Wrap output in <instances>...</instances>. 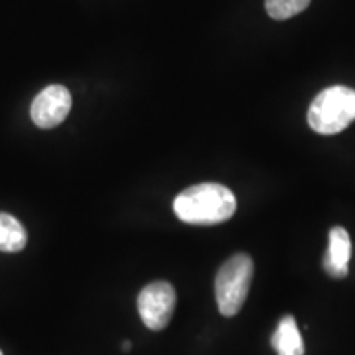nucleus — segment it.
Here are the masks:
<instances>
[{
  "mask_svg": "<svg viewBox=\"0 0 355 355\" xmlns=\"http://www.w3.org/2000/svg\"><path fill=\"white\" fill-rule=\"evenodd\" d=\"M26 230L15 217L0 212V252L15 254L26 245Z\"/></svg>",
  "mask_w": 355,
  "mask_h": 355,
  "instance_id": "obj_8",
  "label": "nucleus"
},
{
  "mask_svg": "<svg viewBox=\"0 0 355 355\" xmlns=\"http://www.w3.org/2000/svg\"><path fill=\"white\" fill-rule=\"evenodd\" d=\"M352 257V243L344 227H332L329 232V248L324 255V270L332 278H344L349 273V261Z\"/></svg>",
  "mask_w": 355,
  "mask_h": 355,
  "instance_id": "obj_6",
  "label": "nucleus"
},
{
  "mask_svg": "<svg viewBox=\"0 0 355 355\" xmlns=\"http://www.w3.org/2000/svg\"><path fill=\"white\" fill-rule=\"evenodd\" d=\"M0 355H3V354H2V350H0Z\"/></svg>",
  "mask_w": 355,
  "mask_h": 355,
  "instance_id": "obj_11",
  "label": "nucleus"
},
{
  "mask_svg": "<svg viewBox=\"0 0 355 355\" xmlns=\"http://www.w3.org/2000/svg\"><path fill=\"white\" fill-rule=\"evenodd\" d=\"M122 347H123V350H128V349H130V347H132L130 340H125V343H123V345H122Z\"/></svg>",
  "mask_w": 355,
  "mask_h": 355,
  "instance_id": "obj_10",
  "label": "nucleus"
},
{
  "mask_svg": "<svg viewBox=\"0 0 355 355\" xmlns=\"http://www.w3.org/2000/svg\"><path fill=\"white\" fill-rule=\"evenodd\" d=\"M176 306V291L171 283L153 282L140 291L137 308L148 329L162 331L170 324Z\"/></svg>",
  "mask_w": 355,
  "mask_h": 355,
  "instance_id": "obj_4",
  "label": "nucleus"
},
{
  "mask_svg": "<svg viewBox=\"0 0 355 355\" xmlns=\"http://www.w3.org/2000/svg\"><path fill=\"white\" fill-rule=\"evenodd\" d=\"M309 2L311 0H265V7L272 19L286 20L303 12Z\"/></svg>",
  "mask_w": 355,
  "mask_h": 355,
  "instance_id": "obj_9",
  "label": "nucleus"
},
{
  "mask_svg": "<svg viewBox=\"0 0 355 355\" xmlns=\"http://www.w3.org/2000/svg\"><path fill=\"white\" fill-rule=\"evenodd\" d=\"M173 209L186 224L214 225L234 216L237 199L232 191L219 183H201L178 194Z\"/></svg>",
  "mask_w": 355,
  "mask_h": 355,
  "instance_id": "obj_1",
  "label": "nucleus"
},
{
  "mask_svg": "<svg viewBox=\"0 0 355 355\" xmlns=\"http://www.w3.org/2000/svg\"><path fill=\"white\" fill-rule=\"evenodd\" d=\"M71 104H73V99L64 86L53 84V86L44 87L32 102V109H30L32 121L40 128L60 125L68 117Z\"/></svg>",
  "mask_w": 355,
  "mask_h": 355,
  "instance_id": "obj_5",
  "label": "nucleus"
},
{
  "mask_svg": "<svg viewBox=\"0 0 355 355\" xmlns=\"http://www.w3.org/2000/svg\"><path fill=\"white\" fill-rule=\"evenodd\" d=\"M254 278V260L237 254L224 261L216 275V300L222 316L232 318L242 309Z\"/></svg>",
  "mask_w": 355,
  "mask_h": 355,
  "instance_id": "obj_3",
  "label": "nucleus"
},
{
  "mask_svg": "<svg viewBox=\"0 0 355 355\" xmlns=\"http://www.w3.org/2000/svg\"><path fill=\"white\" fill-rule=\"evenodd\" d=\"M272 345L277 355H304L303 337H301L298 324L291 314H286L279 319L272 336Z\"/></svg>",
  "mask_w": 355,
  "mask_h": 355,
  "instance_id": "obj_7",
  "label": "nucleus"
},
{
  "mask_svg": "<svg viewBox=\"0 0 355 355\" xmlns=\"http://www.w3.org/2000/svg\"><path fill=\"white\" fill-rule=\"evenodd\" d=\"M355 121V89L332 86L324 89L311 104L308 123L316 133L334 135Z\"/></svg>",
  "mask_w": 355,
  "mask_h": 355,
  "instance_id": "obj_2",
  "label": "nucleus"
}]
</instances>
